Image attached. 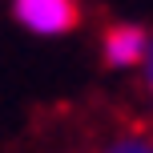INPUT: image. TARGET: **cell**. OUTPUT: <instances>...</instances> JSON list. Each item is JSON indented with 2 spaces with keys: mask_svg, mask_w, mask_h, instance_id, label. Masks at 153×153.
<instances>
[{
  "mask_svg": "<svg viewBox=\"0 0 153 153\" xmlns=\"http://www.w3.org/2000/svg\"><path fill=\"white\" fill-rule=\"evenodd\" d=\"M101 65L117 76H149L153 32L137 20H113L101 32Z\"/></svg>",
  "mask_w": 153,
  "mask_h": 153,
  "instance_id": "6da1fadb",
  "label": "cell"
},
{
  "mask_svg": "<svg viewBox=\"0 0 153 153\" xmlns=\"http://www.w3.org/2000/svg\"><path fill=\"white\" fill-rule=\"evenodd\" d=\"M8 12L36 40L73 36V32L81 28V20H85L81 0H8Z\"/></svg>",
  "mask_w": 153,
  "mask_h": 153,
  "instance_id": "7a4b0ae2",
  "label": "cell"
},
{
  "mask_svg": "<svg viewBox=\"0 0 153 153\" xmlns=\"http://www.w3.org/2000/svg\"><path fill=\"white\" fill-rule=\"evenodd\" d=\"M93 153H153V137L145 129H117V133H109Z\"/></svg>",
  "mask_w": 153,
  "mask_h": 153,
  "instance_id": "3957f363",
  "label": "cell"
}]
</instances>
